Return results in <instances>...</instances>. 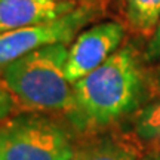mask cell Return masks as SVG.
<instances>
[{
    "label": "cell",
    "mask_w": 160,
    "mask_h": 160,
    "mask_svg": "<svg viewBox=\"0 0 160 160\" xmlns=\"http://www.w3.org/2000/svg\"><path fill=\"white\" fill-rule=\"evenodd\" d=\"M126 17L137 31L151 33L160 21V0H126Z\"/></svg>",
    "instance_id": "8"
},
{
    "label": "cell",
    "mask_w": 160,
    "mask_h": 160,
    "mask_svg": "<svg viewBox=\"0 0 160 160\" xmlns=\"http://www.w3.org/2000/svg\"><path fill=\"white\" fill-rule=\"evenodd\" d=\"M13 110V97L8 88L0 85V123H3L11 116Z\"/></svg>",
    "instance_id": "10"
},
{
    "label": "cell",
    "mask_w": 160,
    "mask_h": 160,
    "mask_svg": "<svg viewBox=\"0 0 160 160\" xmlns=\"http://www.w3.org/2000/svg\"><path fill=\"white\" fill-rule=\"evenodd\" d=\"M71 2H74V0H71Z\"/></svg>",
    "instance_id": "14"
},
{
    "label": "cell",
    "mask_w": 160,
    "mask_h": 160,
    "mask_svg": "<svg viewBox=\"0 0 160 160\" xmlns=\"http://www.w3.org/2000/svg\"><path fill=\"white\" fill-rule=\"evenodd\" d=\"M95 17L91 6H76L62 17L0 34V68L43 46L68 43Z\"/></svg>",
    "instance_id": "4"
},
{
    "label": "cell",
    "mask_w": 160,
    "mask_h": 160,
    "mask_svg": "<svg viewBox=\"0 0 160 160\" xmlns=\"http://www.w3.org/2000/svg\"><path fill=\"white\" fill-rule=\"evenodd\" d=\"M157 86H159V89H160V71H159V74H157Z\"/></svg>",
    "instance_id": "13"
},
{
    "label": "cell",
    "mask_w": 160,
    "mask_h": 160,
    "mask_svg": "<svg viewBox=\"0 0 160 160\" xmlns=\"http://www.w3.org/2000/svg\"><path fill=\"white\" fill-rule=\"evenodd\" d=\"M142 97V70L135 51L126 46L73 83V101L67 114L79 132H98L133 113Z\"/></svg>",
    "instance_id": "1"
},
{
    "label": "cell",
    "mask_w": 160,
    "mask_h": 160,
    "mask_svg": "<svg viewBox=\"0 0 160 160\" xmlns=\"http://www.w3.org/2000/svg\"><path fill=\"white\" fill-rule=\"evenodd\" d=\"M135 131L142 139L160 141V101L147 105L138 114Z\"/></svg>",
    "instance_id": "9"
},
{
    "label": "cell",
    "mask_w": 160,
    "mask_h": 160,
    "mask_svg": "<svg viewBox=\"0 0 160 160\" xmlns=\"http://www.w3.org/2000/svg\"><path fill=\"white\" fill-rule=\"evenodd\" d=\"M141 160H160V153H153V154H148L145 157H141Z\"/></svg>",
    "instance_id": "12"
},
{
    "label": "cell",
    "mask_w": 160,
    "mask_h": 160,
    "mask_svg": "<svg viewBox=\"0 0 160 160\" xmlns=\"http://www.w3.org/2000/svg\"><path fill=\"white\" fill-rule=\"evenodd\" d=\"M125 37L123 25L116 21L97 24L80 33L68 48L65 76L71 83L102 65L113 53L119 51Z\"/></svg>",
    "instance_id": "5"
},
{
    "label": "cell",
    "mask_w": 160,
    "mask_h": 160,
    "mask_svg": "<svg viewBox=\"0 0 160 160\" xmlns=\"http://www.w3.org/2000/svg\"><path fill=\"white\" fill-rule=\"evenodd\" d=\"M76 6L71 0H0V34L62 17Z\"/></svg>",
    "instance_id": "6"
},
{
    "label": "cell",
    "mask_w": 160,
    "mask_h": 160,
    "mask_svg": "<svg viewBox=\"0 0 160 160\" xmlns=\"http://www.w3.org/2000/svg\"><path fill=\"white\" fill-rule=\"evenodd\" d=\"M67 43L43 46L3 68V80L24 105L40 111H67L73 101V83L65 76Z\"/></svg>",
    "instance_id": "2"
},
{
    "label": "cell",
    "mask_w": 160,
    "mask_h": 160,
    "mask_svg": "<svg viewBox=\"0 0 160 160\" xmlns=\"http://www.w3.org/2000/svg\"><path fill=\"white\" fill-rule=\"evenodd\" d=\"M70 135L43 114H18L0 125V160H71Z\"/></svg>",
    "instance_id": "3"
},
{
    "label": "cell",
    "mask_w": 160,
    "mask_h": 160,
    "mask_svg": "<svg viewBox=\"0 0 160 160\" xmlns=\"http://www.w3.org/2000/svg\"><path fill=\"white\" fill-rule=\"evenodd\" d=\"M71 160H141L137 145L125 137L101 135L74 148Z\"/></svg>",
    "instance_id": "7"
},
{
    "label": "cell",
    "mask_w": 160,
    "mask_h": 160,
    "mask_svg": "<svg viewBox=\"0 0 160 160\" xmlns=\"http://www.w3.org/2000/svg\"><path fill=\"white\" fill-rule=\"evenodd\" d=\"M147 57L150 59H160V21L157 27L154 28V34L150 40L148 49H147Z\"/></svg>",
    "instance_id": "11"
}]
</instances>
